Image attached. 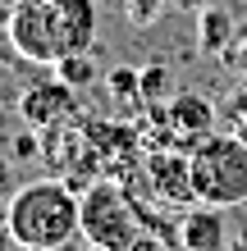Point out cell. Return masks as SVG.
<instances>
[{"label": "cell", "instance_id": "1", "mask_svg": "<svg viewBox=\"0 0 247 251\" xmlns=\"http://www.w3.org/2000/svg\"><path fill=\"white\" fill-rule=\"evenodd\" d=\"M5 32L19 60L55 69L64 55L92 50L96 5L92 0H14L5 9Z\"/></svg>", "mask_w": 247, "mask_h": 251}, {"label": "cell", "instance_id": "2", "mask_svg": "<svg viewBox=\"0 0 247 251\" xmlns=\"http://www.w3.org/2000/svg\"><path fill=\"white\" fill-rule=\"evenodd\" d=\"M5 228L14 233L19 251H60L82 238V201L78 187L64 178L23 183L5 197Z\"/></svg>", "mask_w": 247, "mask_h": 251}, {"label": "cell", "instance_id": "3", "mask_svg": "<svg viewBox=\"0 0 247 251\" xmlns=\"http://www.w3.org/2000/svg\"><path fill=\"white\" fill-rule=\"evenodd\" d=\"M192 187H197V201L206 205H243L247 201V142L243 137H224V132H211L201 137L192 151Z\"/></svg>", "mask_w": 247, "mask_h": 251}, {"label": "cell", "instance_id": "4", "mask_svg": "<svg viewBox=\"0 0 247 251\" xmlns=\"http://www.w3.org/2000/svg\"><path fill=\"white\" fill-rule=\"evenodd\" d=\"M82 242L101 247V251H128L142 233V215L137 201L128 197V187L110 183V178H92L82 192Z\"/></svg>", "mask_w": 247, "mask_h": 251}, {"label": "cell", "instance_id": "5", "mask_svg": "<svg viewBox=\"0 0 247 251\" xmlns=\"http://www.w3.org/2000/svg\"><path fill=\"white\" fill-rule=\"evenodd\" d=\"M161 124H165V137L169 146H179V151H192L201 137H211L215 128V105L211 96L201 92H174L161 110Z\"/></svg>", "mask_w": 247, "mask_h": 251}, {"label": "cell", "instance_id": "6", "mask_svg": "<svg viewBox=\"0 0 247 251\" xmlns=\"http://www.w3.org/2000/svg\"><path fill=\"white\" fill-rule=\"evenodd\" d=\"M147 178H151V197H156V201L179 205V210L197 205L192 160H188V151H174V146H165V151H151V155H147Z\"/></svg>", "mask_w": 247, "mask_h": 251}, {"label": "cell", "instance_id": "7", "mask_svg": "<svg viewBox=\"0 0 247 251\" xmlns=\"http://www.w3.org/2000/svg\"><path fill=\"white\" fill-rule=\"evenodd\" d=\"M78 114V92L69 82L60 78H51V82H32L27 92L19 96V119L27 128H37V132H46L55 124H69Z\"/></svg>", "mask_w": 247, "mask_h": 251}, {"label": "cell", "instance_id": "8", "mask_svg": "<svg viewBox=\"0 0 247 251\" xmlns=\"http://www.w3.org/2000/svg\"><path fill=\"white\" fill-rule=\"evenodd\" d=\"M179 242L183 251H224L229 247V228H224V210L220 205H188L183 224H179Z\"/></svg>", "mask_w": 247, "mask_h": 251}, {"label": "cell", "instance_id": "9", "mask_svg": "<svg viewBox=\"0 0 247 251\" xmlns=\"http://www.w3.org/2000/svg\"><path fill=\"white\" fill-rule=\"evenodd\" d=\"M229 41H234V14H224L215 5L197 9V46L206 55H224Z\"/></svg>", "mask_w": 247, "mask_h": 251}, {"label": "cell", "instance_id": "10", "mask_svg": "<svg viewBox=\"0 0 247 251\" xmlns=\"http://www.w3.org/2000/svg\"><path fill=\"white\" fill-rule=\"evenodd\" d=\"M106 87L114 100H128V110H147V100H142V69H110Z\"/></svg>", "mask_w": 247, "mask_h": 251}, {"label": "cell", "instance_id": "11", "mask_svg": "<svg viewBox=\"0 0 247 251\" xmlns=\"http://www.w3.org/2000/svg\"><path fill=\"white\" fill-rule=\"evenodd\" d=\"M55 78H60V82H69L74 92H82V87H92V82H96V60H92V50L64 55V60L55 64Z\"/></svg>", "mask_w": 247, "mask_h": 251}, {"label": "cell", "instance_id": "12", "mask_svg": "<svg viewBox=\"0 0 247 251\" xmlns=\"http://www.w3.org/2000/svg\"><path fill=\"white\" fill-rule=\"evenodd\" d=\"M169 96H174V78H169V69H165V64H147V69H142V100H147V110L165 105Z\"/></svg>", "mask_w": 247, "mask_h": 251}, {"label": "cell", "instance_id": "13", "mask_svg": "<svg viewBox=\"0 0 247 251\" xmlns=\"http://www.w3.org/2000/svg\"><path fill=\"white\" fill-rule=\"evenodd\" d=\"M220 60H224V69H229V73H238V78H247V32L229 41V50L220 55Z\"/></svg>", "mask_w": 247, "mask_h": 251}, {"label": "cell", "instance_id": "14", "mask_svg": "<svg viewBox=\"0 0 247 251\" xmlns=\"http://www.w3.org/2000/svg\"><path fill=\"white\" fill-rule=\"evenodd\" d=\"M124 5H128V19H133V23H151L165 0H124Z\"/></svg>", "mask_w": 247, "mask_h": 251}, {"label": "cell", "instance_id": "15", "mask_svg": "<svg viewBox=\"0 0 247 251\" xmlns=\"http://www.w3.org/2000/svg\"><path fill=\"white\" fill-rule=\"evenodd\" d=\"M128 251H165V247H161V238H156V233H147V228H142V233H137V242L128 247Z\"/></svg>", "mask_w": 247, "mask_h": 251}, {"label": "cell", "instance_id": "16", "mask_svg": "<svg viewBox=\"0 0 247 251\" xmlns=\"http://www.w3.org/2000/svg\"><path fill=\"white\" fill-rule=\"evenodd\" d=\"M14 192V169H9V160L0 155V197H9Z\"/></svg>", "mask_w": 247, "mask_h": 251}, {"label": "cell", "instance_id": "17", "mask_svg": "<svg viewBox=\"0 0 247 251\" xmlns=\"http://www.w3.org/2000/svg\"><path fill=\"white\" fill-rule=\"evenodd\" d=\"M14 55H19V50H14V41H9V32H5V27H0V64H9Z\"/></svg>", "mask_w": 247, "mask_h": 251}, {"label": "cell", "instance_id": "18", "mask_svg": "<svg viewBox=\"0 0 247 251\" xmlns=\"http://www.w3.org/2000/svg\"><path fill=\"white\" fill-rule=\"evenodd\" d=\"M14 247H19V242H14V233L5 228V219H0V251H14Z\"/></svg>", "mask_w": 247, "mask_h": 251}, {"label": "cell", "instance_id": "19", "mask_svg": "<svg viewBox=\"0 0 247 251\" xmlns=\"http://www.w3.org/2000/svg\"><path fill=\"white\" fill-rule=\"evenodd\" d=\"M169 5H179V9H192V14H197V9H206L211 0H169Z\"/></svg>", "mask_w": 247, "mask_h": 251}, {"label": "cell", "instance_id": "20", "mask_svg": "<svg viewBox=\"0 0 247 251\" xmlns=\"http://www.w3.org/2000/svg\"><path fill=\"white\" fill-rule=\"evenodd\" d=\"M0 219H5V210H0Z\"/></svg>", "mask_w": 247, "mask_h": 251}]
</instances>
